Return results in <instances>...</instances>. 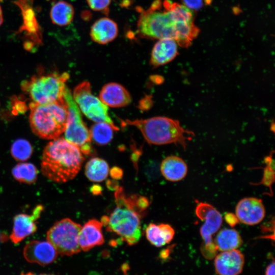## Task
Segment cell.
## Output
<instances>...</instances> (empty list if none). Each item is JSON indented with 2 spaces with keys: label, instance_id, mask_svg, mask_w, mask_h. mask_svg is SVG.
<instances>
[{
  "label": "cell",
  "instance_id": "cell-22",
  "mask_svg": "<svg viewBox=\"0 0 275 275\" xmlns=\"http://www.w3.org/2000/svg\"><path fill=\"white\" fill-rule=\"evenodd\" d=\"M74 15L73 7L70 4L63 1L54 3L50 12L52 22L59 26L70 24L73 20Z\"/></svg>",
  "mask_w": 275,
  "mask_h": 275
},
{
  "label": "cell",
  "instance_id": "cell-33",
  "mask_svg": "<svg viewBox=\"0 0 275 275\" xmlns=\"http://www.w3.org/2000/svg\"><path fill=\"white\" fill-rule=\"evenodd\" d=\"M90 191L93 194L98 195L101 193L102 188L99 185L95 184L91 187Z\"/></svg>",
  "mask_w": 275,
  "mask_h": 275
},
{
  "label": "cell",
  "instance_id": "cell-35",
  "mask_svg": "<svg viewBox=\"0 0 275 275\" xmlns=\"http://www.w3.org/2000/svg\"><path fill=\"white\" fill-rule=\"evenodd\" d=\"M20 275H52V274H45V273L37 274H36L31 272H22L21 273Z\"/></svg>",
  "mask_w": 275,
  "mask_h": 275
},
{
  "label": "cell",
  "instance_id": "cell-19",
  "mask_svg": "<svg viewBox=\"0 0 275 275\" xmlns=\"http://www.w3.org/2000/svg\"><path fill=\"white\" fill-rule=\"evenodd\" d=\"M160 171L166 179L177 182L183 179L188 172V166L181 158L175 155L166 157L161 162Z\"/></svg>",
  "mask_w": 275,
  "mask_h": 275
},
{
  "label": "cell",
  "instance_id": "cell-26",
  "mask_svg": "<svg viewBox=\"0 0 275 275\" xmlns=\"http://www.w3.org/2000/svg\"><path fill=\"white\" fill-rule=\"evenodd\" d=\"M33 153V148L27 140L19 139L15 140L11 147V154L17 161H25L29 159Z\"/></svg>",
  "mask_w": 275,
  "mask_h": 275
},
{
  "label": "cell",
  "instance_id": "cell-27",
  "mask_svg": "<svg viewBox=\"0 0 275 275\" xmlns=\"http://www.w3.org/2000/svg\"><path fill=\"white\" fill-rule=\"evenodd\" d=\"M265 167L264 168L263 177L262 180L255 184H262L270 189L272 195V185L274 182V161L272 157V155L266 156L264 158Z\"/></svg>",
  "mask_w": 275,
  "mask_h": 275
},
{
  "label": "cell",
  "instance_id": "cell-11",
  "mask_svg": "<svg viewBox=\"0 0 275 275\" xmlns=\"http://www.w3.org/2000/svg\"><path fill=\"white\" fill-rule=\"evenodd\" d=\"M43 209V206L39 204L34 208L31 214L19 213L14 217L13 229L10 236L13 243L17 244L36 231V221Z\"/></svg>",
  "mask_w": 275,
  "mask_h": 275
},
{
  "label": "cell",
  "instance_id": "cell-7",
  "mask_svg": "<svg viewBox=\"0 0 275 275\" xmlns=\"http://www.w3.org/2000/svg\"><path fill=\"white\" fill-rule=\"evenodd\" d=\"M64 97L68 109L64 131L65 139L77 146L83 154L89 155L92 151L90 130L84 122L79 108L67 87Z\"/></svg>",
  "mask_w": 275,
  "mask_h": 275
},
{
  "label": "cell",
  "instance_id": "cell-28",
  "mask_svg": "<svg viewBox=\"0 0 275 275\" xmlns=\"http://www.w3.org/2000/svg\"><path fill=\"white\" fill-rule=\"evenodd\" d=\"M112 0H87L89 7L93 10L105 13L108 12Z\"/></svg>",
  "mask_w": 275,
  "mask_h": 275
},
{
  "label": "cell",
  "instance_id": "cell-25",
  "mask_svg": "<svg viewBox=\"0 0 275 275\" xmlns=\"http://www.w3.org/2000/svg\"><path fill=\"white\" fill-rule=\"evenodd\" d=\"M113 127L105 122H97L92 125L90 130L91 138L98 145H105L113 138Z\"/></svg>",
  "mask_w": 275,
  "mask_h": 275
},
{
  "label": "cell",
  "instance_id": "cell-18",
  "mask_svg": "<svg viewBox=\"0 0 275 275\" xmlns=\"http://www.w3.org/2000/svg\"><path fill=\"white\" fill-rule=\"evenodd\" d=\"M118 34L117 24L108 17L97 20L90 30L92 40L99 44H105L114 40Z\"/></svg>",
  "mask_w": 275,
  "mask_h": 275
},
{
  "label": "cell",
  "instance_id": "cell-21",
  "mask_svg": "<svg viewBox=\"0 0 275 275\" xmlns=\"http://www.w3.org/2000/svg\"><path fill=\"white\" fill-rule=\"evenodd\" d=\"M214 243L217 251L224 252L237 249L242 244V239L237 230L225 228L218 232Z\"/></svg>",
  "mask_w": 275,
  "mask_h": 275
},
{
  "label": "cell",
  "instance_id": "cell-31",
  "mask_svg": "<svg viewBox=\"0 0 275 275\" xmlns=\"http://www.w3.org/2000/svg\"><path fill=\"white\" fill-rule=\"evenodd\" d=\"M226 222L231 227H234L239 222L235 215L232 213H228L225 216Z\"/></svg>",
  "mask_w": 275,
  "mask_h": 275
},
{
  "label": "cell",
  "instance_id": "cell-20",
  "mask_svg": "<svg viewBox=\"0 0 275 275\" xmlns=\"http://www.w3.org/2000/svg\"><path fill=\"white\" fill-rule=\"evenodd\" d=\"M175 233V230L171 226L162 223L158 225L150 223L145 230L147 240L156 247H161L171 242Z\"/></svg>",
  "mask_w": 275,
  "mask_h": 275
},
{
  "label": "cell",
  "instance_id": "cell-6",
  "mask_svg": "<svg viewBox=\"0 0 275 275\" xmlns=\"http://www.w3.org/2000/svg\"><path fill=\"white\" fill-rule=\"evenodd\" d=\"M67 73L53 72L34 75L21 84L22 91L37 104H47L64 98L69 78Z\"/></svg>",
  "mask_w": 275,
  "mask_h": 275
},
{
  "label": "cell",
  "instance_id": "cell-23",
  "mask_svg": "<svg viewBox=\"0 0 275 275\" xmlns=\"http://www.w3.org/2000/svg\"><path fill=\"white\" fill-rule=\"evenodd\" d=\"M107 162L102 158L93 157L85 166V175L93 182H99L105 180L109 173Z\"/></svg>",
  "mask_w": 275,
  "mask_h": 275
},
{
  "label": "cell",
  "instance_id": "cell-17",
  "mask_svg": "<svg viewBox=\"0 0 275 275\" xmlns=\"http://www.w3.org/2000/svg\"><path fill=\"white\" fill-rule=\"evenodd\" d=\"M178 44L172 39H162L154 44L151 53L150 64L154 68L167 64L178 53Z\"/></svg>",
  "mask_w": 275,
  "mask_h": 275
},
{
  "label": "cell",
  "instance_id": "cell-4",
  "mask_svg": "<svg viewBox=\"0 0 275 275\" xmlns=\"http://www.w3.org/2000/svg\"><path fill=\"white\" fill-rule=\"evenodd\" d=\"M117 206L108 217L107 228L119 235L128 245L136 244L141 237L142 213L133 204L131 196L118 188L115 193Z\"/></svg>",
  "mask_w": 275,
  "mask_h": 275
},
{
  "label": "cell",
  "instance_id": "cell-34",
  "mask_svg": "<svg viewBox=\"0 0 275 275\" xmlns=\"http://www.w3.org/2000/svg\"><path fill=\"white\" fill-rule=\"evenodd\" d=\"M106 185L107 187L111 188L112 189H114L115 188L118 189L119 188L118 187V184H117L116 182L114 180H107Z\"/></svg>",
  "mask_w": 275,
  "mask_h": 275
},
{
  "label": "cell",
  "instance_id": "cell-1",
  "mask_svg": "<svg viewBox=\"0 0 275 275\" xmlns=\"http://www.w3.org/2000/svg\"><path fill=\"white\" fill-rule=\"evenodd\" d=\"M137 33L152 39H172L187 47L197 37L199 30L194 14L183 4L170 0H154L146 10L139 8Z\"/></svg>",
  "mask_w": 275,
  "mask_h": 275
},
{
  "label": "cell",
  "instance_id": "cell-29",
  "mask_svg": "<svg viewBox=\"0 0 275 275\" xmlns=\"http://www.w3.org/2000/svg\"><path fill=\"white\" fill-rule=\"evenodd\" d=\"M183 5L190 10H198L203 6V0H181Z\"/></svg>",
  "mask_w": 275,
  "mask_h": 275
},
{
  "label": "cell",
  "instance_id": "cell-14",
  "mask_svg": "<svg viewBox=\"0 0 275 275\" xmlns=\"http://www.w3.org/2000/svg\"><path fill=\"white\" fill-rule=\"evenodd\" d=\"M244 264V256L237 249L222 252L214 259L215 270L218 275H239Z\"/></svg>",
  "mask_w": 275,
  "mask_h": 275
},
{
  "label": "cell",
  "instance_id": "cell-37",
  "mask_svg": "<svg viewBox=\"0 0 275 275\" xmlns=\"http://www.w3.org/2000/svg\"><path fill=\"white\" fill-rule=\"evenodd\" d=\"M2 1H3V0H0V2H2Z\"/></svg>",
  "mask_w": 275,
  "mask_h": 275
},
{
  "label": "cell",
  "instance_id": "cell-10",
  "mask_svg": "<svg viewBox=\"0 0 275 275\" xmlns=\"http://www.w3.org/2000/svg\"><path fill=\"white\" fill-rule=\"evenodd\" d=\"M195 212L197 217L204 222L200 229L203 240L201 252L206 258L211 259L215 257L217 251L212 236L221 228L223 217L215 208L205 202H199Z\"/></svg>",
  "mask_w": 275,
  "mask_h": 275
},
{
  "label": "cell",
  "instance_id": "cell-32",
  "mask_svg": "<svg viewBox=\"0 0 275 275\" xmlns=\"http://www.w3.org/2000/svg\"><path fill=\"white\" fill-rule=\"evenodd\" d=\"M275 264L272 261L267 267L265 275H274Z\"/></svg>",
  "mask_w": 275,
  "mask_h": 275
},
{
  "label": "cell",
  "instance_id": "cell-3",
  "mask_svg": "<svg viewBox=\"0 0 275 275\" xmlns=\"http://www.w3.org/2000/svg\"><path fill=\"white\" fill-rule=\"evenodd\" d=\"M122 123L136 127L146 141L151 144L160 145L174 143L185 149L187 142L194 135L193 132L185 129L178 120L166 117L126 120Z\"/></svg>",
  "mask_w": 275,
  "mask_h": 275
},
{
  "label": "cell",
  "instance_id": "cell-2",
  "mask_svg": "<svg viewBox=\"0 0 275 275\" xmlns=\"http://www.w3.org/2000/svg\"><path fill=\"white\" fill-rule=\"evenodd\" d=\"M84 160L83 154L77 146L65 139L58 138L44 148L41 171L48 179L64 183L77 175Z\"/></svg>",
  "mask_w": 275,
  "mask_h": 275
},
{
  "label": "cell",
  "instance_id": "cell-30",
  "mask_svg": "<svg viewBox=\"0 0 275 275\" xmlns=\"http://www.w3.org/2000/svg\"><path fill=\"white\" fill-rule=\"evenodd\" d=\"M111 177L115 180L120 179L123 174L122 170L118 167H113L110 171H109Z\"/></svg>",
  "mask_w": 275,
  "mask_h": 275
},
{
  "label": "cell",
  "instance_id": "cell-12",
  "mask_svg": "<svg viewBox=\"0 0 275 275\" xmlns=\"http://www.w3.org/2000/svg\"><path fill=\"white\" fill-rule=\"evenodd\" d=\"M235 215L239 222L245 225L252 226L260 223L265 215L262 201L255 197L241 199L236 206Z\"/></svg>",
  "mask_w": 275,
  "mask_h": 275
},
{
  "label": "cell",
  "instance_id": "cell-36",
  "mask_svg": "<svg viewBox=\"0 0 275 275\" xmlns=\"http://www.w3.org/2000/svg\"><path fill=\"white\" fill-rule=\"evenodd\" d=\"M3 22V15L2 10L0 6V26L2 25Z\"/></svg>",
  "mask_w": 275,
  "mask_h": 275
},
{
  "label": "cell",
  "instance_id": "cell-24",
  "mask_svg": "<svg viewBox=\"0 0 275 275\" xmlns=\"http://www.w3.org/2000/svg\"><path fill=\"white\" fill-rule=\"evenodd\" d=\"M14 178L20 183L33 184L37 179L38 170L36 167L30 162H20L12 170Z\"/></svg>",
  "mask_w": 275,
  "mask_h": 275
},
{
  "label": "cell",
  "instance_id": "cell-15",
  "mask_svg": "<svg viewBox=\"0 0 275 275\" xmlns=\"http://www.w3.org/2000/svg\"><path fill=\"white\" fill-rule=\"evenodd\" d=\"M102 225L101 222L92 219L81 227L78 235V242L81 250L87 252L104 243Z\"/></svg>",
  "mask_w": 275,
  "mask_h": 275
},
{
  "label": "cell",
  "instance_id": "cell-9",
  "mask_svg": "<svg viewBox=\"0 0 275 275\" xmlns=\"http://www.w3.org/2000/svg\"><path fill=\"white\" fill-rule=\"evenodd\" d=\"M72 97L81 112L89 119L96 122L107 123L115 131L119 130L108 115L107 106L93 94L89 81H84L78 84L74 90Z\"/></svg>",
  "mask_w": 275,
  "mask_h": 275
},
{
  "label": "cell",
  "instance_id": "cell-16",
  "mask_svg": "<svg viewBox=\"0 0 275 275\" xmlns=\"http://www.w3.org/2000/svg\"><path fill=\"white\" fill-rule=\"evenodd\" d=\"M99 99L106 106L112 107L126 106L131 101L128 91L123 86L116 82L105 85L100 92Z\"/></svg>",
  "mask_w": 275,
  "mask_h": 275
},
{
  "label": "cell",
  "instance_id": "cell-8",
  "mask_svg": "<svg viewBox=\"0 0 275 275\" xmlns=\"http://www.w3.org/2000/svg\"><path fill=\"white\" fill-rule=\"evenodd\" d=\"M81 226L69 218L57 221L48 230L46 238L61 255L72 256L80 252L78 235Z\"/></svg>",
  "mask_w": 275,
  "mask_h": 275
},
{
  "label": "cell",
  "instance_id": "cell-5",
  "mask_svg": "<svg viewBox=\"0 0 275 275\" xmlns=\"http://www.w3.org/2000/svg\"><path fill=\"white\" fill-rule=\"evenodd\" d=\"M30 122L35 134L45 139H54L66 129L68 109L65 98L47 104L31 102Z\"/></svg>",
  "mask_w": 275,
  "mask_h": 275
},
{
  "label": "cell",
  "instance_id": "cell-13",
  "mask_svg": "<svg viewBox=\"0 0 275 275\" xmlns=\"http://www.w3.org/2000/svg\"><path fill=\"white\" fill-rule=\"evenodd\" d=\"M58 254L53 245L48 241L32 240L25 245L23 251L27 261L41 265L53 262Z\"/></svg>",
  "mask_w": 275,
  "mask_h": 275
}]
</instances>
